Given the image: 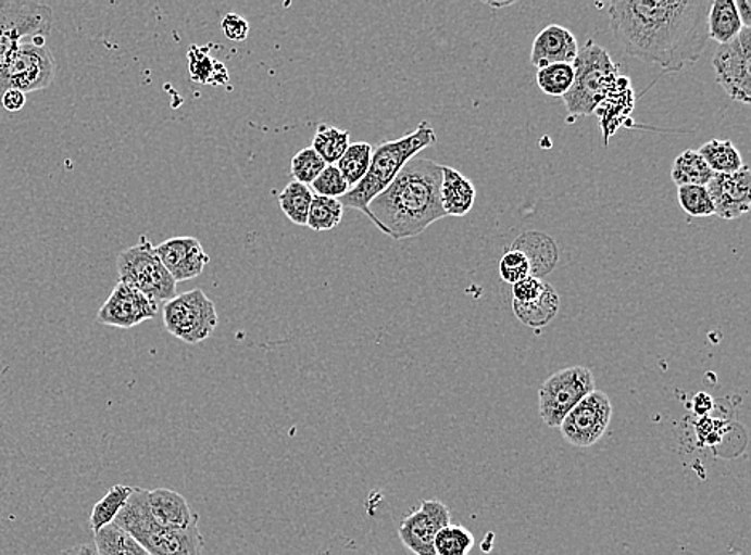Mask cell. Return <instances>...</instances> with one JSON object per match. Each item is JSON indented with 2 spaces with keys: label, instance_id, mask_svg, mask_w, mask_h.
<instances>
[{
  "label": "cell",
  "instance_id": "e575fe53",
  "mask_svg": "<svg viewBox=\"0 0 751 555\" xmlns=\"http://www.w3.org/2000/svg\"><path fill=\"white\" fill-rule=\"evenodd\" d=\"M678 202L692 218H709L715 215V206L705 186H681L678 188Z\"/></svg>",
  "mask_w": 751,
  "mask_h": 555
},
{
  "label": "cell",
  "instance_id": "83f0119b",
  "mask_svg": "<svg viewBox=\"0 0 751 555\" xmlns=\"http://www.w3.org/2000/svg\"><path fill=\"white\" fill-rule=\"evenodd\" d=\"M95 546L100 555H151L127 531L114 524L95 533Z\"/></svg>",
  "mask_w": 751,
  "mask_h": 555
},
{
  "label": "cell",
  "instance_id": "6da1fadb",
  "mask_svg": "<svg viewBox=\"0 0 751 555\" xmlns=\"http://www.w3.org/2000/svg\"><path fill=\"white\" fill-rule=\"evenodd\" d=\"M710 5V0H617L609 5V25L627 55L678 73L705 50Z\"/></svg>",
  "mask_w": 751,
  "mask_h": 555
},
{
  "label": "cell",
  "instance_id": "74e56055",
  "mask_svg": "<svg viewBox=\"0 0 751 555\" xmlns=\"http://www.w3.org/2000/svg\"><path fill=\"white\" fill-rule=\"evenodd\" d=\"M499 267L503 282L511 283V286L530 276L529 263H527L526 256L523 253L516 252V250H509L503 255Z\"/></svg>",
  "mask_w": 751,
  "mask_h": 555
},
{
  "label": "cell",
  "instance_id": "f1b7e54d",
  "mask_svg": "<svg viewBox=\"0 0 751 555\" xmlns=\"http://www.w3.org/2000/svg\"><path fill=\"white\" fill-rule=\"evenodd\" d=\"M372 154H374L372 144L361 141V143L350 144L347 151H345V154L341 155L340 161L335 164V167L340 171L341 176H343L350 189L360 185L361 179L367 175L368 167H371Z\"/></svg>",
  "mask_w": 751,
  "mask_h": 555
},
{
  "label": "cell",
  "instance_id": "9a60e30c",
  "mask_svg": "<svg viewBox=\"0 0 751 555\" xmlns=\"http://www.w3.org/2000/svg\"><path fill=\"white\" fill-rule=\"evenodd\" d=\"M715 206V215L723 219H737L751 209V172L743 164L736 174H715L705 186Z\"/></svg>",
  "mask_w": 751,
  "mask_h": 555
},
{
  "label": "cell",
  "instance_id": "44dd1931",
  "mask_svg": "<svg viewBox=\"0 0 751 555\" xmlns=\"http://www.w3.org/2000/svg\"><path fill=\"white\" fill-rule=\"evenodd\" d=\"M441 204L446 216L462 218L468 215L476 201V188L472 179L452 167L442 165Z\"/></svg>",
  "mask_w": 751,
  "mask_h": 555
},
{
  "label": "cell",
  "instance_id": "9c48e42d",
  "mask_svg": "<svg viewBox=\"0 0 751 555\" xmlns=\"http://www.w3.org/2000/svg\"><path fill=\"white\" fill-rule=\"evenodd\" d=\"M594 389H597V382H594L593 374L590 368L580 367V365L563 368L551 375L540 386L541 421L548 428H560L567 413Z\"/></svg>",
  "mask_w": 751,
  "mask_h": 555
},
{
  "label": "cell",
  "instance_id": "ffe728a7",
  "mask_svg": "<svg viewBox=\"0 0 751 555\" xmlns=\"http://www.w3.org/2000/svg\"><path fill=\"white\" fill-rule=\"evenodd\" d=\"M510 250L523 253L529 263L530 276L539 279L550 274L560 262V250L553 237L540 231H526L517 236Z\"/></svg>",
  "mask_w": 751,
  "mask_h": 555
},
{
  "label": "cell",
  "instance_id": "4316f807",
  "mask_svg": "<svg viewBox=\"0 0 751 555\" xmlns=\"http://www.w3.org/2000/svg\"><path fill=\"white\" fill-rule=\"evenodd\" d=\"M132 490H134L132 487L114 485L107 495L95 504L90 514V528L93 533H98L104 527L114 524V520H116V517L120 516L121 510L127 504Z\"/></svg>",
  "mask_w": 751,
  "mask_h": 555
},
{
  "label": "cell",
  "instance_id": "603a6c76",
  "mask_svg": "<svg viewBox=\"0 0 751 555\" xmlns=\"http://www.w3.org/2000/svg\"><path fill=\"white\" fill-rule=\"evenodd\" d=\"M706 28H709V39L715 40L719 46L736 39L743 29L736 2L734 0L712 2L709 16H706Z\"/></svg>",
  "mask_w": 751,
  "mask_h": 555
},
{
  "label": "cell",
  "instance_id": "30bf717a",
  "mask_svg": "<svg viewBox=\"0 0 751 555\" xmlns=\"http://www.w3.org/2000/svg\"><path fill=\"white\" fill-rule=\"evenodd\" d=\"M46 42L47 40H37L23 43L10 63L0 70V101L3 93L12 88L30 93L52 86L55 79V59L47 49Z\"/></svg>",
  "mask_w": 751,
  "mask_h": 555
},
{
  "label": "cell",
  "instance_id": "5b68a950",
  "mask_svg": "<svg viewBox=\"0 0 751 555\" xmlns=\"http://www.w3.org/2000/svg\"><path fill=\"white\" fill-rule=\"evenodd\" d=\"M574 71V83L563 97L569 122L578 117L593 116L602 98L621 76L618 64L612 61L605 49L591 39L578 49Z\"/></svg>",
  "mask_w": 751,
  "mask_h": 555
},
{
  "label": "cell",
  "instance_id": "ab89813d",
  "mask_svg": "<svg viewBox=\"0 0 751 555\" xmlns=\"http://www.w3.org/2000/svg\"><path fill=\"white\" fill-rule=\"evenodd\" d=\"M220 28H222L226 39L233 40V42H242L250 33L249 22L239 16L238 13H226Z\"/></svg>",
  "mask_w": 751,
  "mask_h": 555
},
{
  "label": "cell",
  "instance_id": "d6a6232c",
  "mask_svg": "<svg viewBox=\"0 0 751 555\" xmlns=\"http://www.w3.org/2000/svg\"><path fill=\"white\" fill-rule=\"evenodd\" d=\"M574 76V64H550V66L541 67L537 73V86L548 97L563 98L569 91Z\"/></svg>",
  "mask_w": 751,
  "mask_h": 555
},
{
  "label": "cell",
  "instance_id": "8fae6325",
  "mask_svg": "<svg viewBox=\"0 0 751 555\" xmlns=\"http://www.w3.org/2000/svg\"><path fill=\"white\" fill-rule=\"evenodd\" d=\"M716 80L730 100L751 103V28H743L730 42L719 46L713 55Z\"/></svg>",
  "mask_w": 751,
  "mask_h": 555
},
{
  "label": "cell",
  "instance_id": "1f68e13d",
  "mask_svg": "<svg viewBox=\"0 0 751 555\" xmlns=\"http://www.w3.org/2000/svg\"><path fill=\"white\" fill-rule=\"evenodd\" d=\"M345 206L338 199L313 195L310 213H308L306 226L313 231H330L337 228L343 219Z\"/></svg>",
  "mask_w": 751,
  "mask_h": 555
},
{
  "label": "cell",
  "instance_id": "7a4b0ae2",
  "mask_svg": "<svg viewBox=\"0 0 751 555\" xmlns=\"http://www.w3.org/2000/svg\"><path fill=\"white\" fill-rule=\"evenodd\" d=\"M442 165L414 157L384 192L372 199L367 216L395 240L421 236L433 223L446 218L441 204Z\"/></svg>",
  "mask_w": 751,
  "mask_h": 555
},
{
  "label": "cell",
  "instance_id": "8d00e7d4",
  "mask_svg": "<svg viewBox=\"0 0 751 555\" xmlns=\"http://www.w3.org/2000/svg\"><path fill=\"white\" fill-rule=\"evenodd\" d=\"M310 186L313 194L330 199H341L350 191V186L335 165H327Z\"/></svg>",
  "mask_w": 751,
  "mask_h": 555
},
{
  "label": "cell",
  "instance_id": "7c38bea8",
  "mask_svg": "<svg viewBox=\"0 0 751 555\" xmlns=\"http://www.w3.org/2000/svg\"><path fill=\"white\" fill-rule=\"evenodd\" d=\"M611 418V399L605 392L594 389L567 413L560 426L561 434L571 445L588 449L600 442Z\"/></svg>",
  "mask_w": 751,
  "mask_h": 555
},
{
  "label": "cell",
  "instance_id": "4fadbf2b",
  "mask_svg": "<svg viewBox=\"0 0 751 555\" xmlns=\"http://www.w3.org/2000/svg\"><path fill=\"white\" fill-rule=\"evenodd\" d=\"M451 524V510L439 500H425L399 527V540L415 555H436L435 540Z\"/></svg>",
  "mask_w": 751,
  "mask_h": 555
},
{
  "label": "cell",
  "instance_id": "7bdbcfd3",
  "mask_svg": "<svg viewBox=\"0 0 751 555\" xmlns=\"http://www.w3.org/2000/svg\"><path fill=\"white\" fill-rule=\"evenodd\" d=\"M59 555H100L95 543L77 544L70 550L61 551Z\"/></svg>",
  "mask_w": 751,
  "mask_h": 555
},
{
  "label": "cell",
  "instance_id": "d590c367",
  "mask_svg": "<svg viewBox=\"0 0 751 555\" xmlns=\"http://www.w3.org/2000/svg\"><path fill=\"white\" fill-rule=\"evenodd\" d=\"M326 167V162L313 148H304L293 155L290 174L293 176V181L310 186Z\"/></svg>",
  "mask_w": 751,
  "mask_h": 555
},
{
  "label": "cell",
  "instance_id": "3957f363",
  "mask_svg": "<svg viewBox=\"0 0 751 555\" xmlns=\"http://www.w3.org/2000/svg\"><path fill=\"white\" fill-rule=\"evenodd\" d=\"M438 137H436L435 128L429 122L423 121L412 134L381 143L372 154L367 175L361 179L360 185L354 186L338 201L347 209L358 210L365 215L372 199L377 198L391 185L392 179L411 159L417 157L418 152L433 147Z\"/></svg>",
  "mask_w": 751,
  "mask_h": 555
},
{
  "label": "cell",
  "instance_id": "d6986e66",
  "mask_svg": "<svg viewBox=\"0 0 751 555\" xmlns=\"http://www.w3.org/2000/svg\"><path fill=\"white\" fill-rule=\"evenodd\" d=\"M578 55V43L569 29L560 25L547 26L534 39L530 63L541 70L550 64H574Z\"/></svg>",
  "mask_w": 751,
  "mask_h": 555
},
{
  "label": "cell",
  "instance_id": "60d3db41",
  "mask_svg": "<svg viewBox=\"0 0 751 555\" xmlns=\"http://www.w3.org/2000/svg\"><path fill=\"white\" fill-rule=\"evenodd\" d=\"M25 104L26 93H23L22 90H16V88L7 90L5 93H3L2 101H0V106L9 111V113H18V111L25 108Z\"/></svg>",
  "mask_w": 751,
  "mask_h": 555
},
{
  "label": "cell",
  "instance_id": "52a82bcc",
  "mask_svg": "<svg viewBox=\"0 0 751 555\" xmlns=\"http://www.w3.org/2000/svg\"><path fill=\"white\" fill-rule=\"evenodd\" d=\"M117 274L120 282L147 294L159 306L177 297V282L155 255L154 245L147 236H141L137 245L120 253Z\"/></svg>",
  "mask_w": 751,
  "mask_h": 555
},
{
  "label": "cell",
  "instance_id": "484cf974",
  "mask_svg": "<svg viewBox=\"0 0 751 555\" xmlns=\"http://www.w3.org/2000/svg\"><path fill=\"white\" fill-rule=\"evenodd\" d=\"M700 155L706 162L713 174H736L743 167L739 149L729 140H712L699 149Z\"/></svg>",
  "mask_w": 751,
  "mask_h": 555
},
{
  "label": "cell",
  "instance_id": "cb8c5ba5",
  "mask_svg": "<svg viewBox=\"0 0 751 555\" xmlns=\"http://www.w3.org/2000/svg\"><path fill=\"white\" fill-rule=\"evenodd\" d=\"M189 74L191 80L204 86H225L229 80V73L222 61L212 56L208 47L192 46L188 52Z\"/></svg>",
  "mask_w": 751,
  "mask_h": 555
},
{
  "label": "cell",
  "instance_id": "f35d334b",
  "mask_svg": "<svg viewBox=\"0 0 751 555\" xmlns=\"http://www.w3.org/2000/svg\"><path fill=\"white\" fill-rule=\"evenodd\" d=\"M545 286H547V282L539 279V277L527 276L526 279L514 283L513 301H517V303H533L543 293Z\"/></svg>",
  "mask_w": 751,
  "mask_h": 555
},
{
  "label": "cell",
  "instance_id": "7402d4cb",
  "mask_svg": "<svg viewBox=\"0 0 751 555\" xmlns=\"http://www.w3.org/2000/svg\"><path fill=\"white\" fill-rule=\"evenodd\" d=\"M560 304V294L547 282L543 293L533 303L513 301V313L517 320H521V324L539 330V328L547 327L556 317Z\"/></svg>",
  "mask_w": 751,
  "mask_h": 555
},
{
  "label": "cell",
  "instance_id": "4dcf8cb0",
  "mask_svg": "<svg viewBox=\"0 0 751 555\" xmlns=\"http://www.w3.org/2000/svg\"><path fill=\"white\" fill-rule=\"evenodd\" d=\"M313 195L310 186L299 181L289 182L279 194L280 210L293 225L306 226Z\"/></svg>",
  "mask_w": 751,
  "mask_h": 555
},
{
  "label": "cell",
  "instance_id": "ac0fdd59",
  "mask_svg": "<svg viewBox=\"0 0 751 555\" xmlns=\"http://www.w3.org/2000/svg\"><path fill=\"white\" fill-rule=\"evenodd\" d=\"M636 97L633 90L631 80L627 76H618L614 86L608 91L600 104L597 114L600 117L602 138L604 147L618 128L625 127L630 121L633 110H635Z\"/></svg>",
  "mask_w": 751,
  "mask_h": 555
},
{
  "label": "cell",
  "instance_id": "8992f818",
  "mask_svg": "<svg viewBox=\"0 0 751 555\" xmlns=\"http://www.w3.org/2000/svg\"><path fill=\"white\" fill-rule=\"evenodd\" d=\"M53 10L42 2L0 0V70L26 42L47 40L52 33Z\"/></svg>",
  "mask_w": 751,
  "mask_h": 555
},
{
  "label": "cell",
  "instance_id": "ba28073f",
  "mask_svg": "<svg viewBox=\"0 0 751 555\" xmlns=\"http://www.w3.org/2000/svg\"><path fill=\"white\" fill-rule=\"evenodd\" d=\"M165 330L186 344L208 340L218 325V314L211 298L202 290H189L164 304Z\"/></svg>",
  "mask_w": 751,
  "mask_h": 555
},
{
  "label": "cell",
  "instance_id": "277c9868",
  "mask_svg": "<svg viewBox=\"0 0 751 555\" xmlns=\"http://www.w3.org/2000/svg\"><path fill=\"white\" fill-rule=\"evenodd\" d=\"M145 489L132 490L114 526L127 531L151 555H202L204 538L198 524L186 530H171L152 522L145 503Z\"/></svg>",
  "mask_w": 751,
  "mask_h": 555
},
{
  "label": "cell",
  "instance_id": "e0dca14e",
  "mask_svg": "<svg viewBox=\"0 0 751 555\" xmlns=\"http://www.w3.org/2000/svg\"><path fill=\"white\" fill-rule=\"evenodd\" d=\"M148 514L152 522L171 530H186L199 522V516L191 509L180 493L168 489H154L145 492Z\"/></svg>",
  "mask_w": 751,
  "mask_h": 555
},
{
  "label": "cell",
  "instance_id": "5bb4252c",
  "mask_svg": "<svg viewBox=\"0 0 751 555\" xmlns=\"http://www.w3.org/2000/svg\"><path fill=\"white\" fill-rule=\"evenodd\" d=\"M159 304L138 292L134 287L117 282L110 298L104 301L97 314V320L108 327L132 328L141 321L154 319Z\"/></svg>",
  "mask_w": 751,
  "mask_h": 555
},
{
  "label": "cell",
  "instance_id": "f546056e",
  "mask_svg": "<svg viewBox=\"0 0 751 555\" xmlns=\"http://www.w3.org/2000/svg\"><path fill=\"white\" fill-rule=\"evenodd\" d=\"M348 147H350V131L340 130V128L331 127L329 124L317 125L311 148L320 154V157L327 165L337 164Z\"/></svg>",
  "mask_w": 751,
  "mask_h": 555
},
{
  "label": "cell",
  "instance_id": "ee69618b",
  "mask_svg": "<svg viewBox=\"0 0 751 555\" xmlns=\"http://www.w3.org/2000/svg\"><path fill=\"white\" fill-rule=\"evenodd\" d=\"M737 12H739L740 22L743 28H751V2L750 0H739L736 2Z\"/></svg>",
  "mask_w": 751,
  "mask_h": 555
},
{
  "label": "cell",
  "instance_id": "836d02e7",
  "mask_svg": "<svg viewBox=\"0 0 751 555\" xmlns=\"http://www.w3.org/2000/svg\"><path fill=\"white\" fill-rule=\"evenodd\" d=\"M475 546V537L472 531L462 526L442 528L435 540L436 555H468Z\"/></svg>",
  "mask_w": 751,
  "mask_h": 555
},
{
  "label": "cell",
  "instance_id": "2e32d148",
  "mask_svg": "<svg viewBox=\"0 0 751 555\" xmlns=\"http://www.w3.org/2000/svg\"><path fill=\"white\" fill-rule=\"evenodd\" d=\"M154 252L177 283L201 276L211 262L196 237H172L154 245Z\"/></svg>",
  "mask_w": 751,
  "mask_h": 555
},
{
  "label": "cell",
  "instance_id": "d4e9b609",
  "mask_svg": "<svg viewBox=\"0 0 751 555\" xmlns=\"http://www.w3.org/2000/svg\"><path fill=\"white\" fill-rule=\"evenodd\" d=\"M712 168L703 161L702 155L693 149L683 151L673 162L672 179L678 188L681 186H706L713 178Z\"/></svg>",
  "mask_w": 751,
  "mask_h": 555
},
{
  "label": "cell",
  "instance_id": "b9f144b4",
  "mask_svg": "<svg viewBox=\"0 0 751 555\" xmlns=\"http://www.w3.org/2000/svg\"><path fill=\"white\" fill-rule=\"evenodd\" d=\"M713 405H715V402H713L712 395L706 394V392H699V394L693 395L692 409L700 418L709 415L710 409H713Z\"/></svg>",
  "mask_w": 751,
  "mask_h": 555
}]
</instances>
